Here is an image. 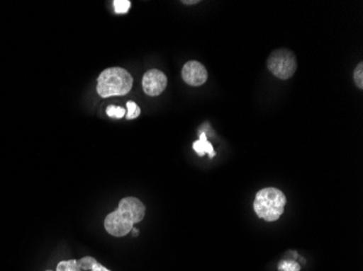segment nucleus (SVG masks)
I'll list each match as a JSON object with an SVG mask.
<instances>
[{
	"mask_svg": "<svg viewBox=\"0 0 363 271\" xmlns=\"http://www.w3.org/2000/svg\"><path fill=\"white\" fill-rule=\"evenodd\" d=\"M182 77L191 86H201L208 79L207 69L201 62L189 61L183 67Z\"/></svg>",
	"mask_w": 363,
	"mask_h": 271,
	"instance_id": "7",
	"label": "nucleus"
},
{
	"mask_svg": "<svg viewBox=\"0 0 363 271\" xmlns=\"http://www.w3.org/2000/svg\"><path fill=\"white\" fill-rule=\"evenodd\" d=\"M133 86V77L122 67H109L98 77L97 93L103 98L125 96Z\"/></svg>",
	"mask_w": 363,
	"mask_h": 271,
	"instance_id": "2",
	"label": "nucleus"
},
{
	"mask_svg": "<svg viewBox=\"0 0 363 271\" xmlns=\"http://www.w3.org/2000/svg\"><path fill=\"white\" fill-rule=\"evenodd\" d=\"M146 207L138 197H124L120 201L119 207L108 214L105 218V229L111 236L121 238L130 233L135 224L140 223L145 217Z\"/></svg>",
	"mask_w": 363,
	"mask_h": 271,
	"instance_id": "1",
	"label": "nucleus"
},
{
	"mask_svg": "<svg viewBox=\"0 0 363 271\" xmlns=\"http://www.w3.org/2000/svg\"><path fill=\"white\" fill-rule=\"evenodd\" d=\"M193 148L199 156H203L206 154H209L210 158H214L216 156L213 146L208 142L205 132H201L199 139L194 142Z\"/></svg>",
	"mask_w": 363,
	"mask_h": 271,
	"instance_id": "8",
	"label": "nucleus"
},
{
	"mask_svg": "<svg viewBox=\"0 0 363 271\" xmlns=\"http://www.w3.org/2000/svg\"><path fill=\"white\" fill-rule=\"evenodd\" d=\"M279 271H299L301 270V265L296 262H287V260H283L279 263Z\"/></svg>",
	"mask_w": 363,
	"mask_h": 271,
	"instance_id": "11",
	"label": "nucleus"
},
{
	"mask_svg": "<svg viewBox=\"0 0 363 271\" xmlns=\"http://www.w3.org/2000/svg\"><path fill=\"white\" fill-rule=\"evenodd\" d=\"M113 8L116 13H126L130 10V1H128V0H114Z\"/></svg>",
	"mask_w": 363,
	"mask_h": 271,
	"instance_id": "9",
	"label": "nucleus"
},
{
	"mask_svg": "<svg viewBox=\"0 0 363 271\" xmlns=\"http://www.w3.org/2000/svg\"><path fill=\"white\" fill-rule=\"evenodd\" d=\"M269 71L277 79H291L297 70V60L294 52L289 49H277L269 56L267 61Z\"/></svg>",
	"mask_w": 363,
	"mask_h": 271,
	"instance_id": "4",
	"label": "nucleus"
},
{
	"mask_svg": "<svg viewBox=\"0 0 363 271\" xmlns=\"http://www.w3.org/2000/svg\"><path fill=\"white\" fill-rule=\"evenodd\" d=\"M107 114L110 117L122 118L125 115L126 110L122 107H116V105H109L107 108Z\"/></svg>",
	"mask_w": 363,
	"mask_h": 271,
	"instance_id": "13",
	"label": "nucleus"
},
{
	"mask_svg": "<svg viewBox=\"0 0 363 271\" xmlns=\"http://www.w3.org/2000/svg\"><path fill=\"white\" fill-rule=\"evenodd\" d=\"M56 271H110L96 258L84 256L81 260H61Z\"/></svg>",
	"mask_w": 363,
	"mask_h": 271,
	"instance_id": "5",
	"label": "nucleus"
},
{
	"mask_svg": "<svg viewBox=\"0 0 363 271\" xmlns=\"http://www.w3.org/2000/svg\"><path fill=\"white\" fill-rule=\"evenodd\" d=\"M198 3H199L198 0H195V1H186V0H185V1H183V4H186V5H194V4Z\"/></svg>",
	"mask_w": 363,
	"mask_h": 271,
	"instance_id": "15",
	"label": "nucleus"
},
{
	"mask_svg": "<svg viewBox=\"0 0 363 271\" xmlns=\"http://www.w3.org/2000/svg\"><path fill=\"white\" fill-rule=\"evenodd\" d=\"M168 85L166 74L159 70H150L145 73L143 77V88L150 97H157L163 93Z\"/></svg>",
	"mask_w": 363,
	"mask_h": 271,
	"instance_id": "6",
	"label": "nucleus"
},
{
	"mask_svg": "<svg viewBox=\"0 0 363 271\" xmlns=\"http://www.w3.org/2000/svg\"><path fill=\"white\" fill-rule=\"evenodd\" d=\"M286 197L277 188L261 189L256 195L254 209L257 216L266 221H275L284 213Z\"/></svg>",
	"mask_w": 363,
	"mask_h": 271,
	"instance_id": "3",
	"label": "nucleus"
},
{
	"mask_svg": "<svg viewBox=\"0 0 363 271\" xmlns=\"http://www.w3.org/2000/svg\"><path fill=\"white\" fill-rule=\"evenodd\" d=\"M46 271H54V270H46Z\"/></svg>",
	"mask_w": 363,
	"mask_h": 271,
	"instance_id": "16",
	"label": "nucleus"
},
{
	"mask_svg": "<svg viewBox=\"0 0 363 271\" xmlns=\"http://www.w3.org/2000/svg\"><path fill=\"white\" fill-rule=\"evenodd\" d=\"M132 234H133L134 236H138V234H140V231H138V229H136V228H134L133 227V229H132Z\"/></svg>",
	"mask_w": 363,
	"mask_h": 271,
	"instance_id": "14",
	"label": "nucleus"
},
{
	"mask_svg": "<svg viewBox=\"0 0 363 271\" xmlns=\"http://www.w3.org/2000/svg\"><path fill=\"white\" fill-rule=\"evenodd\" d=\"M126 108H128V115H126L128 120H134V118L140 116V107H138L135 103H133V101H128V103H126Z\"/></svg>",
	"mask_w": 363,
	"mask_h": 271,
	"instance_id": "10",
	"label": "nucleus"
},
{
	"mask_svg": "<svg viewBox=\"0 0 363 271\" xmlns=\"http://www.w3.org/2000/svg\"><path fill=\"white\" fill-rule=\"evenodd\" d=\"M354 81L359 89L363 88V63L360 62L357 65L354 73Z\"/></svg>",
	"mask_w": 363,
	"mask_h": 271,
	"instance_id": "12",
	"label": "nucleus"
}]
</instances>
